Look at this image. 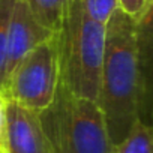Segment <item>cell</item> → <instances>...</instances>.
I'll list each match as a JSON object with an SVG mask.
<instances>
[{
	"instance_id": "cell-1",
	"label": "cell",
	"mask_w": 153,
	"mask_h": 153,
	"mask_svg": "<svg viewBox=\"0 0 153 153\" xmlns=\"http://www.w3.org/2000/svg\"><path fill=\"white\" fill-rule=\"evenodd\" d=\"M152 14L135 21L116 9L105 23V51L98 105L111 144L120 143L132 126L149 123Z\"/></svg>"
},
{
	"instance_id": "cell-2",
	"label": "cell",
	"mask_w": 153,
	"mask_h": 153,
	"mask_svg": "<svg viewBox=\"0 0 153 153\" xmlns=\"http://www.w3.org/2000/svg\"><path fill=\"white\" fill-rule=\"evenodd\" d=\"M60 84L74 96L98 102L105 51V24L90 18L81 0L63 11L56 32Z\"/></svg>"
},
{
	"instance_id": "cell-3",
	"label": "cell",
	"mask_w": 153,
	"mask_h": 153,
	"mask_svg": "<svg viewBox=\"0 0 153 153\" xmlns=\"http://www.w3.org/2000/svg\"><path fill=\"white\" fill-rule=\"evenodd\" d=\"M41 120L54 153H113L98 102L76 98L62 84Z\"/></svg>"
},
{
	"instance_id": "cell-4",
	"label": "cell",
	"mask_w": 153,
	"mask_h": 153,
	"mask_svg": "<svg viewBox=\"0 0 153 153\" xmlns=\"http://www.w3.org/2000/svg\"><path fill=\"white\" fill-rule=\"evenodd\" d=\"M60 84L56 32L29 51L6 75L2 93L6 101L42 113L54 101Z\"/></svg>"
},
{
	"instance_id": "cell-5",
	"label": "cell",
	"mask_w": 153,
	"mask_h": 153,
	"mask_svg": "<svg viewBox=\"0 0 153 153\" xmlns=\"http://www.w3.org/2000/svg\"><path fill=\"white\" fill-rule=\"evenodd\" d=\"M3 153H54L41 113L11 101L5 102Z\"/></svg>"
},
{
	"instance_id": "cell-6",
	"label": "cell",
	"mask_w": 153,
	"mask_h": 153,
	"mask_svg": "<svg viewBox=\"0 0 153 153\" xmlns=\"http://www.w3.org/2000/svg\"><path fill=\"white\" fill-rule=\"evenodd\" d=\"M53 35L54 32L47 29L35 17L24 0H15L8 36L6 75L29 51L50 39Z\"/></svg>"
},
{
	"instance_id": "cell-7",
	"label": "cell",
	"mask_w": 153,
	"mask_h": 153,
	"mask_svg": "<svg viewBox=\"0 0 153 153\" xmlns=\"http://www.w3.org/2000/svg\"><path fill=\"white\" fill-rule=\"evenodd\" d=\"M153 137L150 123L138 120L128 135L113 146V153H152Z\"/></svg>"
},
{
	"instance_id": "cell-8",
	"label": "cell",
	"mask_w": 153,
	"mask_h": 153,
	"mask_svg": "<svg viewBox=\"0 0 153 153\" xmlns=\"http://www.w3.org/2000/svg\"><path fill=\"white\" fill-rule=\"evenodd\" d=\"M35 17L50 30L57 32L63 18V0H24Z\"/></svg>"
},
{
	"instance_id": "cell-9",
	"label": "cell",
	"mask_w": 153,
	"mask_h": 153,
	"mask_svg": "<svg viewBox=\"0 0 153 153\" xmlns=\"http://www.w3.org/2000/svg\"><path fill=\"white\" fill-rule=\"evenodd\" d=\"M15 0H0V90L3 89L6 78V54L8 36Z\"/></svg>"
},
{
	"instance_id": "cell-10",
	"label": "cell",
	"mask_w": 153,
	"mask_h": 153,
	"mask_svg": "<svg viewBox=\"0 0 153 153\" xmlns=\"http://www.w3.org/2000/svg\"><path fill=\"white\" fill-rule=\"evenodd\" d=\"M81 5L90 18L102 24H105L111 14L117 9L116 0H81Z\"/></svg>"
},
{
	"instance_id": "cell-11",
	"label": "cell",
	"mask_w": 153,
	"mask_h": 153,
	"mask_svg": "<svg viewBox=\"0 0 153 153\" xmlns=\"http://www.w3.org/2000/svg\"><path fill=\"white\" fill-rule=\"evenodd\" d=\"M117 9L131 17L135 21H143L147 15L152 14L153 0H116Z\"/></svg>"
},
{
	"instance_id": "cell-12",
	"label": "cell",
	"mask_w": 153,
	"mask_h": 153,
	"mask_svg": "<svg viewBox=\"0 0 153 153\" xmlns=\"http://www.w3.org/2000/svg\"><path fill=\"white\" fill-rule=\"evenodd\" d=\"M5 96L0 90V150L3 152V128H5Z\"/></svg>"
},
{
	"instance_id": "cell-13",
	"label": "cell",
	"mask_w": 153,
	"mask_h": 153,
	"mask_svg": "<svg viewBox=\"0 0 153 153\" xmlns=\"http://www.w3.org/2000/svg\"><path fill=\"white\" fill-rule=\"evenodd\" d=\"M74 2H75V0H63V11H65L68 6H71Z\"/></svg>"
},
{
	"instance_id": "cell-14",
	"label": "cell",
	"mask_w": 153,
	"mask_h": 153,
	"mask_svg": "<svg viewBox=\"0 0 153 153\" xmlns=\"http://www.w3.org/2000/svg\"><path fill=\"white\" fill-rule=\"evenodd\" d=\"M0 153H3V152H2V150H0Z\"/></svg>"
}]
</instances>
